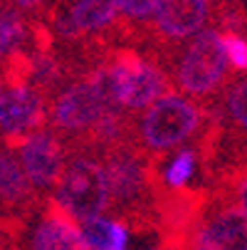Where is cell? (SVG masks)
I'll use <instances>...</instances> for the list:
<instances>
[{
    "mask_svg": "<svg viewBox=\"0 0 247 250\" xmlns=\"http://www.w3.org/2000/svg\"><path fill=\"white\" fill-rule=\"evenodd\" d=\"M136 117L138 146L151 156H166L173 149L193 144L205 129L203 102L181 89H168Z\"/></svg>",
    "mask_w": 247,
    "mask_h": 250,
    "instance_id": "6da1fadb",
    "label": "cell"
},
{
    "mask_svg": "<svg viewBox=\"0 0 247 250\" xmlns=\"http://www.w3.org/2000/svg\"><path fill=\"white\" fill-rule=\"evenodd\" d=\"M230 72L232 69L223 45V30L218 25H208L198 35L181 42V50L173 55L171 62V80L175 89L200 102L220 94Z\"/></svg>",
    "mask_w": 247,
    "mask_h": 250,
    "instance_id": "7a4b0ae2",
    "label": "cell"
},
{
    "mask_svg": "<svg viewBox=\"0 0 247 250\" xmlns=\"http://www.w3.org/2000/svg\"><path fill=\"white\" fill-rule=\"evenodd\" d=\"M114 104L104 69L96 67L82 80H75L55 92L50 99V126H55L62 136H92L112 112Z\"/></svg>",
    "mask_w": 247,
    "mask_h": 250,
    "instance_id": "3957f363",
    "label": "cell"
},
{
    "mask_svg": "<svg viewBox=\"0 0 247 250\" xmlns=\"http://www.w3.org/2000/svg\"><path fill=\"white\" fill-rule=\"evenodd\" d=\"M50 203L62 208L67 216L79 223L99 213H107L114 206V198L104 156L94 151H77L69 156L62 178L50 193Z\"/></svg>",
    "mask_w": 247,
    "mask_h": 250,
    "instance_id": "277c9868",
    "label": "cell"
},
{
    "mask_svg": "<svg viewBox=\"0 0 247 250\" xmlns=\"http://www.w3.org/2000/svg\"><path fill=\"white\" fill-rule=\"evenodd\" d=\"M104 80L114 104L126 114H141L144 109L171 89V75L166 69L136 50L116 52L107 64H101Z\"/></svg>",
    "mask_w": 247,
    "mask_h": 250,
    "instance_id": "5b68a950",
    "label": "cell"
},
{
    "mask_svg": "<svg viewBox=\"0 0 247 250\" xmlns=\"http://www.w3.org/2000/svg\"><path fill=\"white\" fill-rule=\"evenodd\" d=\"M13 149L25 173L30 176L35 191L42 196H50L69 161L64 136L55 126H40V129L30 131L27 136H22L20 141H15Z\"/></svg>",
    "mask_w": 247,
    "mask_h": 250,
    "instance_id": "8992f818",
    "label": "cell"
},
{
    "mask_svg": "<svg viewBox=\"0 0 247 250\" xmlns=\"http://www.w3.org/2000/svg\"><path fill=\"white\" fill-rule=\"evenodd\" d=\"M144 154V149L138 151L126 144H116L104 154L112 198L119 210H136L151 198L153 171Z\"/></svg>",
    "mask_w": 247,
    "mask_h": 250,
    "instance_id": "52a82bcc",
    "label": "cell"
},
{
    "mask_svg": "<svg viewBox=\"0 0 247 250\" xmlns=\"http://www.w3.org/2000/svg\"><path fill=\"white\" fill-rule=\"evenodd\" d=\"M50 119V104L45 89L35 87L22 75L13 77L0 89V134L8 144H15L30 131L45 126Z\"/></svg>",
    "mask_w": 247,
    "mask_h": 250,
    "instance_id": "ba28073f",
    "label": "cell"
},
{
    "mask_svg": "<svg viewBox=\"0 0 247 250\" xmlns=\"http://www.w3.org/2000/svg\"><path fill=\"white\" fill-rule=\"evenodd\" d=\"M186 250H247V216L232 201L205 208L188 228Z\"/></svg>",
    "mask_w": 247,
    "mask_h": 250,
    "instance_id": "9c48e42d",
    "label": "cell"
},
{
    "mask_svg": "<svg viewBox=\"0 0 247 250\" xmlns=\"http://www.w3.org/2000/svg\"><path fill=\"white\" fill-rule=\"evenodd\" d=\"M22 250H87L82 223L47 203L30 218L22 233Z\"/></svg>",
    "mask_w": 247,
    "mask_h": 250,
    "instance_id": "30bf717a",
    "label": "cell"
},
{
    "mask_svg": "<svg viewBox=\"0 0 247 250\" xmlns=\"http://www.w3.org/2000/svg\"><path fill=\"white\" fill-rule=\"evenodd\" d=\"M121 20L116 0H69L55 13L52 32L62 40H79L89 35H101Z\"/></svg>",
    "mask_w": 247,
    "mask_h": 250,
    "instance_id": "8fae6325",
    "label": "cell"
},
{
    "mask_svg": "<svg viewBox=\"0 0 247 250\" xmlns=\"http://www.w3.org/2000/svg\"><path fill=\"white\" fill-rule=\"evenodd\" d=\"M213 10V0H156L151 25L166 42H186L210 25Z\"/></svg>",
    "mask_w": 247,
    "mask_h": 250,
    "instance_id": "7c38bea8",
    "label": "cell"
},
{
    "mask_svg": "<svg viewBox=\"0 0 247 250\" xmlns=\"http://www.w3.org/2000/svg\"><path fill=\"white\" fill-rule=\"evenodd\" d=\"M200 168H203V159H200L198 146L186 144L181 149L168 151L161 159V164L156 168V181L166 193L181 196V193L190 191V186L198 181Z\"/></svg>",
    "mask_w": 247,
    "mask_h": 250,
    "instance_id": "4fadbf2b",
    "label": "cell"
},
{
    "mask_svg": "<svg viewBox=\"0 0 247 250\" xmlns=\"http://www.w3.org/2000/svg\"><path fill=\"white\" fill-rule=\"evenodd\" d=\"M82 238L87 250H133V228L114 213H99L82 223Z\"/></svg>",
    "mask_w": 247,
    "mask_h": 250,
    "instance_id": "5bb4252c",
    "label": "cell"
},
{
    "mask_svg": "<svg viewBox=\"0 0 247 250\" xmlns=\"http://www.w3.org/2000/svg\"><path fill=\"white\" fill-rule=\"evenodd\" d=\"M38 196L30 176L25 173L13 144H8L0 156V198L8 208H22L32 203V198Z\"/></svg>",
    "mask_w": 247,
    "mask_h": 250,
    "instance_id": "9a60e30c",
    "label": "cell"
},
{
    "mask_svg": "<svg viewBox=\"0 0 247 250\" xmlns=\"http://www.w3.org/2000/svg\"><path fill=\"white\" fill-rule=\"evenodd\" d=\"M30 40L32 27L20 8L10 5L0 13V55L3 60H22L25 55H30Z\"/></svg>",
    "mask_w": 247,
    "mask_h": 250,
    "instance_id": "2e32d148",
    "label": "cell"
},
{
    "mask_svg": "<svg viewBox=\"0 0 247 250\" xmlns=\"http://www.w3.org/2000/svg\"><path fill=\"white\" fill-rule=\"evenodd\" d=\"M220 112L237 134L247 136V75H237L225 84L220 92Z\"/></svg>",
    "mask_w": 247,
    "mask_h": 250,
    "instance_id": "e0dca14e",
    "label": "cell"
},
{
    "mask_svg": "<svg viewBox=\"0 0 247 250\" xmlns=\"http://www.w3.org/2000/svg\"><path fill=\"white\" fill-rule=\"evenodd\" d=\"M22 77L40 89H55L62 77V67L55 55L35 47L30 55L22 57Z\"/></svg>",
    "mask_w": 247,
    "mask_h": 250,
    "instance_id": "ac0fdd59",
    "label": "cell"
},
{
    "mask_svg": "<svg viewBox=\"0 0 247 250\" xmlns=\"http://www.w3.org/2000/svg\"><path fill=\"white\" fill-rule=\"evenodd\" d=\"M223 45L235 75H247V35L237 30H223Z\"/></svg>",
    "mask_w": 247,
    "mask_h": 250,
    "instance_id": "d6986e66",
    "label": "cell"
},
{
    "mask_svg": "<svg viewBox=\"0 0 247 250\" xmlns=\"http://www.w3.org/2000/svg\"><path fill=\"white\" fill-rule=\"evenodd\" d=\"M116 8H119L121 20L131 25H146L153 20L156 0H116Z\"/></svg>",
    "mask_w": 247,
    "mask_h": 250,
    "instance_id": "ffe728a7",
    "label": "cell"
},
{
    "mask_svg": "<svg viewBox=\"0 0 247 250\" xmlns=\"http://www.w3.org/2000/svg\"><path fill=\"white\" fill-rule=\"evenodd\" d=\"M230 201L247 216V171H242L235 181H232V191H230Z\"/></svg>",
    "mask_w": 247,
    "mask_h": 250,
    "instance_id": "44dd1931",
    "label": "cell"
},
{
    "mask_svg": "<svg viewBox=\"0 0 247 250\" xmlns=\"http://www.w3.org/2000/svg\"><path fill=\"white\" fill-rule=\"evenodd\" d=\"M133 250H175L161 240H153V238H144V240H136L133 243Z\"/></svg>",
    "mask_w": 247,
    "mask_h": 250,
    "instance_id": "7402d4cb",
    "label": "cell"
},
{
    "mask_svg": "<svg viewBox=\"0 0 247 250\" xmlns=\"http://www.w3.org/2000/svg\"><path fill=\"white\" fill-rule=\"evenodd\" d=\"M10 5H15L20 10H35L42 5V0H10Z\"/></svg>",
    "mask_w": 247,
    "mask_h": 250,
    "instance_id": "603a6c76",
    "label": "cell"
}]
</instances>
